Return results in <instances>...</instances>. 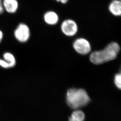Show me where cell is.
Segmentation results:
<instances>
[{"label":"cell","instance_id":"6da1fadb","mask_svg":"<svg viewBox=\"0 0 121 121\" xmlns=\"http://www.w3.org/2000/svg\"><path fill=\"white\" fill-rule=\"evenodd\" d=\"M120 46L117 43L112 42L102 50L95 51L91 54L90 59L96 65L103 64L115 59L120 51Z\"/></svg>","mask_w":121,"mask_h":121},{"label":"cell","instance_id":"7a4b0ae2","mask_svg":"<svg viewBox=\"0 0 121 121\" xmlns=\"http://www.w3.org/2000/svg\"><path fill=\"white\" fill-rule=\"evenodd\" d=\"M90 101L89 96L84 89L72 88L67 91L66 102L71 108L76 109L85 106Z\"/></svg>","mask_w":121,"mask_h":121},{"label":"cell","instance_id":"3957f363","mask_svg":"<svg viewBox=\"0 0 121 121\" xmlns=\"http://www.w3.org/2000/svg\"><path fill=\"white\" fill-rule=\"evenodd\" d=\"M15 39L21 43H25L30 39L31 31L28 26L21 22L18 24L13 32Z\"/></svg>","mask_w":121,"mask_h":121},{"label":"cell","instance_id":"277c9868","mask_svg":"<svg viewBox=\"0 0 121 121\" xmlns=\"http://www.w3.org/2000/svg\"><path fill=\"white\" fill-rule=\"evenodd\" d=\"M73 47L77 53L82 55L88 54L91 50L90 43L84 38H79L76 40L73 43Z\"/></svg>","mask_w":121,"mask_h":121},{"label":"cell","instance_id":"5b68a950","mask_svg":"<svg viewBox=\"0 0 121 121\" xmlns=\"http://www.w3.org/2000/svg\"><path fill=\"white\" fill-rule=\"evenodd\" d=\"M61 29L63 33L69 37L74 36L78 32L77 24L74 21L71 19L64 21L61 24Z\"/></svg>","mask_w":121,"mask_h":121},{"label":"cell","instance_id":"8992f818","mask_svg":"<svg viewBox=\"0 0 121 121\" xmlns=\"http://www.w3.org/2000/svg\"><path fill=\"white\" fill-rule=\"evenodd\" d=\"M17 63L15 55L10 52H5L0 58V67L5 69L12 68L16 65Z\"/></svg>","mask_w":121,"mask_h":121},{"label":"cell","instance_id":"52a82bcc","mask_svg":"<svg viewBox=\"0 0 121 121\" xmlns=\"http://www.w3.org/2000/svg\"><path fill=\"white\" fill-rule=\"evenodd\" d=\"M4 11L9 14H14L19 8L18 0H2L1 4Z\"/></svg>","mask_w":121,"mask_h":121},{"label":"cell","instance_id":"ba28073f","mask_svg":"<svg viewBox=\"0 0 121 121\" xmlns=\"http://www.w3.org/2000/svg\"><path fill=\"white\" fill-rule=\"evenodd\" d=\"M43 19L47 24L53 25L57 24L59 20V17L55 12L50 11L47 12L45 14Z\"/></svg>","mask_w":121,"mask_h":121},{"label":"cell","instance_id":"9c48e42d","mask_svg":"<svg viewBox=\"0 0 121 121\" xmlns=\"http://www.w3.org/2000/svg\"><path fill=\"white\" fill-rule=\"evenodd\" d=\"M108 9L114 15L120 16L121 14V3L119 0H113L108 6Z\"/></svg>","mask_w":121,"mask_h":121},{"label":"cell","instance_id":"30bf717a","mask_svg":"<svg viewBox=\"0 0 121 121\" xmlns=\"http://www.w3.org/2000/svg\"><path fill=\"white\" fill-rule=\"evenodd\" d=\"M85 118L84 113L80 110H76L69 118V121H83Z\"/></svg>","mask_w":121,"mask_h":121},{"label":"cell","instance_id":"8fae6325","mask_svg":"<svg viewBox=\"0 0 121 121\" xmlns=\"http://www.w3.org/2000/svg\"><path fill=\"white\" fill-rule=\"evenodd\" d=\"M114 83L117 87L121 89V75L120 73L116 74L114 77Z\"/></svg>","mask_w":121,"mask_h":121},{"label":"cell","instance_id":"7c38bea8","mask_svg":"<svg viewBox=\"0 0 121 121\" xmlns=\"http://www.w3.org/2000/svg\"><path fill=\"white\" fill-rule=\"evenodd\" d=\"M4 38V33L1 30H0V43L2 42Z\"/></svg>","mask_w":121,"mask_h":121},{"label":"cell","instance_id":"4fadbf2b","mask_svg":"<svg viewBox=\"0 0 121 121\" xmlns=\"http://www.w3.org/2000/svg\"><path fill=\"white\" fill-rule=\"evenodd\" d=\"M56 0L58 2H61L62 3L65 4L66 3L68 0Z\"/></svg>","mask_w":121,"mask_h":121},{"label":"cell","instance_id":"5bb4252c","mask_svg":"<svg viewBox=\"0 0 121 121\" xmlns=\"http://www.w3.org/2000/svg\"><path fill=\"white\" fill-rule=\"evenodd\" d=\"M4 12V10L3 8H2V6L1 5V4H0V14Z\"/></svg>","mask_w":121,"mask_h":121}]
</instances>
